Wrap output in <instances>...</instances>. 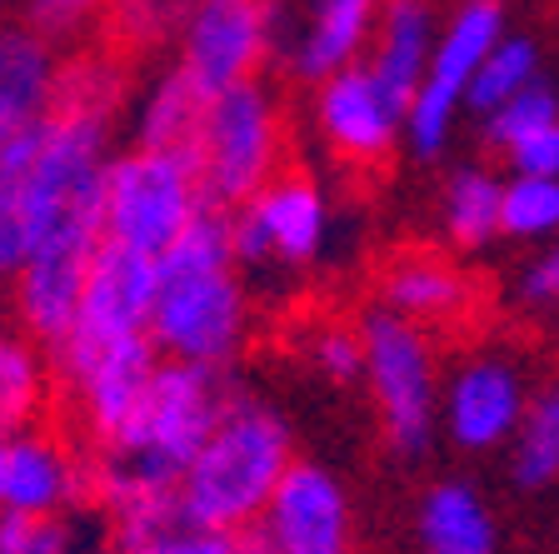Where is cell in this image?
I'll return each mask as SVG.
<instances>
[{
	"label": "cell",
	"mask_w": 559,
	"mask_h": 554,
	"mask_svg": "<svg viewBox=\"0 0 559 554\" xmlns=\"http://www.w3.org/2000/svg\"><path fill=\"white\" fill-rule=\"evenodd\" d=\"M110 126L46 116L25 165V260L11 275L15 325L50 350L70 330L85 266L100 245V180L110 165Z\"/></svg>",
	"instance_id": "6da1fadb"
},
{
	"label": "cell",
	"mask_w": 559,
	"mask_h": 554,
	"mask_svg": "<svg viewBox=\"0 0 559 554\" xmlns=\"http://www.w3.org/2000/svg\"><path fill=\"white\" fill-rule=\"evenodd\" d=\"M250 335V295L230 260L225 210L200 205L180 240L155 260V300L145 340L160 359L230 369Z\"/></svg>",
	"instance_id": "7a4b0ae2"
},
{
	"label": "cell",
	"mask_w": 559,
	"mask_h": 554,
	"mask_svg": "<svg viewBox=\"0 0 559 554\" xmlns=\"http://www.w3.org/2000/svg\"><path fill=\"white\" fill-rule=\"evenodd\" d=\"M295 460V435L280 410L255 394L225 400L215 429L205 435L190 464L175 474V495L200 524L245 534L260 520L270 490Z\"/></svg>",
	"instance_id": "3957f363"
},
{
	"label": "cell",
	"mask_w": 559,
	"mask_h": 554,
	"mask_svg": "<svg viewBox=\"0 0 559 554\" xmlns=\"http://www.w3.org/2000/svg\"><path fill=\"white\" fill-rule=\"evenodd\" d=\"M285 155V116L265 81H245L230 91H215L205 101L190 175H195L200 205L230 210L250 200L270 175H280Z\"/></svg>",
	"instance_id": "277c9868"
},
{
	"label": "cell",
	"mask_w": 559,
	"mask_h": 554,
	"mask_svg": "<svg viewBox=\"0 0 559 554\" xmlns=\"http://www.w3.org/2000/svg\"><path fill=\"white\" fill-rule=\"evenodd\" d=\"M360 380L370 385L374 415L395 455H425L435 439L440 410V375L435 350L419 325L400 320L395 310H370L360 325Z\"/></svg>",
	"instance_id": "5b68a950"
},
{
	"label": "cell",
	"mask_w": 559,
	"mask_h": 554,
	"mask_svg": "<svg viewBox=\"0 0 559 554\" xmlns=\"http://www.w3.org/2000/svg\"><path fill=\"white\" fill-rule=\"evenodd\" d=\"M230 385L225 369H205V365H180V359H155V375L140 394L135 420L126 425V435L100 455H120L135 470H151L160 480L190 464V455L205 445V435L215 429Z\"/></svg>",
	"instance_id": "8992f818"
},
{
	"label": "cell",
	"mask_w": 559,
	"mask_h": 554,
	"mask_svg": "<svg viewBox=\"0 0 559 554\" xmlns=\"http://www.w3.org/2000/svg\"><path fill=\"white\" fill-rule=\"evenodd\" d=\"M504 31H510L504 0H454V11L440 21L430 60H425V75H419L415 95L405 105V130H400V140L419 161H440L444 155L454 126H460L465 91L475 81L479 60L489 56V46Z\"/></svg>",
	"instance_id": "52a82bcc"
},
{
	"label": "cell",
	"mask_w": 559,
	"mask_h": 554,
	"mask_svg": "<svg viewBox=\"0 0 559 554\" xmlns=\"http://www.w3.org/2000/svg\"><path fill=\"white\" fill-rule=\"evenodd\" d=\"M195 210L200 190L186 161L140 145L110 155L100 180V240L160 260Z\"/></svg>",
	"instance_id": "ba28073f"
},
{
	"label": "cell",
	"mask_w": 559,
	"mask_h": 554,
	"mask_svg": "<svg viewBox=\"0 0 559 554\" xmlns=\"http://www.w3.org/2000/svg\"><path fill=\"white\" fill-rule=\"evenodd\" d=\"M235 270H300L330 240V200L310 175H270L250 200L225 210Z\"/></svg>",
	"instance_id": "9c48e42d"
},
{
	"label": "cell",
	"mask_w": 559,
	"mask_h": 554,
	"mask_svg": "<svg viewBox=\"0 0 559 554\" xmlns=\"http://www.w3.org/2000/svg\"><path fill=\"white\" fill-rule=\"evenodd\" d=\"M275 60V0H195L175 31V66L200 91L260 81Z\"/></svg>",
	"instance_id": "30bf717a"
},
{
	"label": "cell",
	"mask_w": 559,
	"mask_h": 554,
	"mask_svg": "<svg viewBox=\"0 0 559 554\" xmlns=\"http://www.w3.org/2000/svg\"><path fill=\"white\" fill-rule=\"evenodd\" d=\"M250 540L265 554H349L355 515H349L345 485L325 464L290 460V470L270 490L260 520L250 524Z\"/></svg>",
	"instance_id": "8fae6325"
},
{
	"label": "cell",
	"mask_w": 559,
	"mask_h": 554,
	"mask_svg": "<svg viewBox=\"0 0 559 554\" xmlns=\"http://www.w3.org/2000/svg\"><path fill=\"white\" fill-rule=\"evenodd\" d=\"M151 300H155V260L135 255L126 245L100 240L85 266V285L70 330L50 345V355H75V350H95L110 340H135L151 325Z\"/></svg>",
	"instance_id": "7c38bea8"
},
{
	"label": "cell",
	"mask_w": 559,
	"mask_h": 554,
	"mask_svg": "<svg viewBox=\"0 0 559 554\" xmlns=\"http://www.w3.org/2000/svg\"><path fill=\"white\" fill-rule=\"evenodd\" d=\"M155 350L145 335L135 340H110V345H95V350H75V355H50V369L66 380L70 400L81 410V425L85 435L110 450L126 425L135 420L140 410V394L151 385L155 375Z\"/></svg>",
	"instance_id": "4fadbf2b"
},
{
	"label": "cell",
	"mask_w": 559,
	"mask_h": 554,
	"mask_svg": "<svg viewBox=\"0 0 559 554\" xmlns=\"http://www.w3.org/2000/svg\"><path fill=\"white\" fill-rule=\"evenodd\" d=\"M314 130L349 165H380L400 145L405 101L384 91L370 70L345 66L314 85Z\"/></svg>",
	"instance_id": "5bb4252c"
},
{
	"label": "cell",
	"mask_w": 559,
	"mask_h": 554,
	"mask_svg": "<svg viewBox=\"0 0 559 554\" xmlns=\"http://www.w3.org/2000/svg\"><path fill=\"white\" fill-rule=\"evenodd\" d=\"M380 0H300V11L275 5V60L285 75L320 85L345 66H360Z\"/></svg>",
	"instance_id": "9a60e30c"
},
{
	"label": "cell",
	"mask_w": 559,
	"mask_h": 554,
	"mask_svg": "<svg viewBox=\"0 0 559 554\" xmlns=\"http://www.w3.org/2000/svg\"><path fill=\"white\" fill-rule=\"evenodd\" d=\"M524 404H530V385H524L520 369L504 355H475L454 369L450 385L440 390L435 425H444V435L460 450L485 455L510 445Z\"/></svg>",
	"instance_id": "2e32d148"
},
{
	"label": "cell",
	"mask_w": 559,
	"mask_h": 554,
	"mask_svg": "<svg viewBox=\"0 0 559 554\" xmlns=\"http://www.w3.org/2000/svg\"><path fill=\"white\" fill-rule=\"evenodd\" d=\"M75 499H91V464L70 445L40 425L0 435V515H66Z\"/></svg>",
	"instance_id": "e0dca14e"
},
{
	"label": "cell",
	"mask_w": 559,
	"mask_h": 554,
	"mask_svg": "<svg viewBox=\"0 0 559 554\" xmlns=\"http://www.w3.org/2000/svg\"><path fill=\"white\" fill-rule=\"evenodd\" d=\"M60 46L31 21H0V140L31 135L46 126L56 95Z\"/></svg>",
	"instance_id": "ac0fdd59"
},
{
	"label": "cell",
	"mask_w": 559,
	"mask_h": 554,
	"mask_svg": "<svg viewBox=\"0 0 559 554\" xmlns=\"http://www.w3.org/2000/svg\"><path fill=\"white\" fill-rule=\"evenodd\" d=\"M380 300L400 320L435 330V325H460L475 305V285L450 255L435 250H405L395 255L380 275Z\"/></svg>",
	"instance_id": "d6986e66"
},
{
	"label": "cell",
	"mask_w": 559,
	"mask_h": 554,
	"mask_svg": "<svg viewBox=\"0 0 559 554\" xmlns=\"http://www.w3.org/2000/svg\"><path fill=\"white\" fill-rule=\"evenodd\" d=\"M435 31H440L435 0H380L370 46H365V70H370L395 101L409 105L419 75H425V60H430Z\"/></svg>",
	"instance_id": "ffe728a7"
},
{
	"label": "cell",
	"mask_w": 559,
	"mask_h": 554,
	"mask_svg": "<svg viewBox=\"0 0 559 554\" xmlns=\"http://www.w3.org/2000/svg\"><path fill=\"white\" fill-rule=\"evenodd\" d=\"M479 120L489 151L504 155L510 175H559V101L549 81L530 85Z\"/></svg>",
	"instance_id": "44dd1931"
},
{
	"label": "cell",
	"mask_w": 559,
	"mask_h": 554,
	"mask_svg": "<svg viewBox=\"0 0 559 554\" xmlns=\"http://www.w3.org/2000/svg\"><path fill=\"white\" fill-rule=\"evenodd\" d=\"M419 550L425 554H500L495 509L465 480H440L419 499Z\"/></svg>",
	"instance_id": "7402d4cb"
},
{
	"label": "cell",
	"mask_w": 559,
	"mask_h": 554,
	"mask_svg": "<svg viewBox=\"0 0 559 554\" xmlns=\"http://www.w3.org/2000/svg\"><path fill=\"white\" fill-rule=\"evenodd\" d=\"M126 101H130V66H126V56H120V50L95 46V50L60 56L56 95H50V116L91 120V126H110V130H116Z\"/></svg>",
	"instance_id": "603a6c76"
},
{
	"label": "cell",
	"mask_w": 559,
	"mask_h": 554,
	"mask_svg": "<svg viewBox=\"0 0 559 554\" xmlns=\"http://www.w3.org/2000/svg\"><path fill=\"white\" fill-rule=\"evenodd\" d=\"M205 101H210V91H200L180 66L160 70L135 105V145L140 151L175 155V161L190 165L200 120H205Z\"/></svg>",
	"instance_id": "cb8c5ba5"
},
{
	"label": "cell",
	"mask_w": 559,
	"mask_h": 554,
	"mask_svg": "<svg viewBox=\"0 0 559 554\" xmlns=\"http://www.w3.org/2000/svg\"><path fill=\"white\" fill-rule=\"evenodd\" d=\"M50 400V365L15 320H0V435L40 425Z\"/></svg>",
	"instance_id": "d4e9b609"
},
{
	"label": "cell",
	"mask_w": 559,
	"mask_h": 554,
	"mask_svg": "<svg viewBox=\"0 0 559 554\" xmlns=\"http://www.w3.org/2000/svg\"><path fill=\"white\" fill-rule=\"evenodd\" d=\"M440 231L454 250H485L500 240V175L485 165H460L440 190Z\"/></svg>",
	"instance_id": "484cf974"
},
{
	"label": "cell",
	"mask_w": 559,
	"mask_h": 554,
	"mask_svg": "<svg viewBox=\"0 0 559 554\" xmlns=\"http://www.w3.org/2000/svg\"><path fill=\"white\" fill-rule=\"evenodd\" d=\"M539 81H545L539 40H530V35H520V31H504L500 40L489 46V56L479 60L475 81H469V91H465V110L489 116V110H500L504 101L524 95L530 85H539Z\"/></svg>",
	"instance_id": "4316f807"
},
{
	"label": "cell",
	"mask_w": 559,
	"mask_h": 554,
	"mask_svg": "<svg viewBox=\"0 0 559 554\" xmlns=\"http://www.w3.org/2000/svg\"><path fill=\"white\" fill-rule=\"evenodd\" d=\"M510 474L520 490H549L559 474V394H530L510 435Z\"/></svg>",
	"instance_id": "83f0119b"
},
{
	"label": "cell",
	"mask_w": 559,
	"mask_h": 554,
	"mask_svg": "<svg viewBox=\"0 0 559 554\" xmlns=\"http://www.w3.org/2000/svg\"><path fill=\"white\" fill-rule=\"evenodd\" d=\"M195 0H105V46L120 50V56H135V50H160L175 40L180 21L190 15Z\"/></svg>",
	"instance_id": "f1b7e54d"
},
{
	"label": "cell",
	"mask_w": 559,
	"mask_h": 554,
	"mask_svg": "<svg viewBox=\"0 0 559 554\" xmlns=\"http://www.w3.org/2000/svg\"><path fill=\"white\" fill-rule=\"evenodd\" d=\"M559 225V175H510L500 180V235L549 245Z\"/></svg>",
	"instance_id": "f546056e"
},
{
	"label": "cell",
	"mask_w": 559,
	"mask_h": 554,
	"mask_svg": "<svg viewBox=\"0 0 559 554\" xmlns=\"http://www.w3.org/2000/svg\"><path fill=\"white\" fill-rule=\"evenodd\" d=\"M35 130L0 140V285H11V275L25 260V165H31Z\"/></svg>",
	"instance_id": "4dcf8cb0"
},
{
	"label": "cell",
	"mask_w": 559,
	"mask_h": 554,
	"mask_svg": "<svg viewBox=\"0 0 559 554\" xmlns=\"http://www.w3.org/2000/svg\"><path fill=\"white\" fill-rule=\"evenodd\" d=\"M310 365L330 385H355L360 380V330L355 325H320L310 335Z\"/></svg>",
	"instance_id": "1f68e13d"
},
{
	"label": "cell",
	"mask_w": 559,
	"mask_h": 554,
	"mask_svg": "<svg viewBox=\"0 0 559 554\" xmlns=\"http://www.w3.org/2000/svg\"><path fill=\"white\" fill-rule=\"evenodd\" d=\"M0 554H66L60 515H0Z\"/></svg>",
	"instance_id": "d6a6232c"
},
{
	"label": "cell",
	"mask_w": 559,
	"mask_h": 554,
	"mask_svg": "<svg viewBox=\"0 0 559 554\" xmlns=\"http://www.w3.org/2000/svg\"><path fill=\"white\" fill-rule=\"evenodd\" d=\"M555 300H559V255L549 245H539L514 275V305L530 315H549Z\"/></svg>",
	"instance_id": "836d02e7"
},
{
	"label": "cell",
	"mask_w": 559,
	"mask_h": 554,
	"mask_svg": "<svg viewBox=\"0 0 559 554\" xmlns=\"http://www.w3.org/2000/svg\"><path fill=\"white\" fill-rule=\"evenodd\" d=\"M100 11H105V0H25V21L40 25V31L56 35V40L91 21H100Z\"/></svg>",
	"instance_id": "e575fe53"
},
{
	"label": "cell",
	"mask_w": 559,
	"mask_h": 554,
	"mask_svg": "<svg viewBox=\"0 0 559 554\" xmlns=\"http://www.w3.org/2000/svg\"><path fill=\"white\" fill-rule=\"evenodd\" d=\"M5 11H11V0H0V21H5Z\"/></svg>",
	"instance_id": "d590c367"
},
{
	"label": "cell",
	"mask_w": 559,
	"mask_h": 554,
	"mask_svg": "<svg viewBox=\"0 0 559 554\" xmlns=\"http://www.w3.org/2000/svg\"><path fill=\"white\" fill-rule=\"evenodd\" d=\"M275 5H285V0H275Z\"/></svg>",
	"instance_id": "8d00e7d4"
},
{
	"label": "cell",
	"mask_w": 559,
	"mask_h": 554,
	"mask_svg": "<svg viewBox=\"0 0 559 554\" xmlns=\"http://www.w3.org/2000/svg\"><path fill=\"white\" fill-rule=\"evenodd\" d=\"M250 554H260V550H250Z\"/></svg>",
	"instance_id": "74e56055"
}]
</instances>
